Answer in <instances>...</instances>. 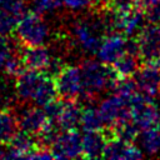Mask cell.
<instances>
[{
	"label": "cell",
	"instance_id": "cell-1",
	"mask_svg": "<svg viewBox=\"0 0 160 160\" xmlns=\"http://www.w3.org/2000/svg\"><path fill=\"white\" fill-rule=\"evenodd\" d=\"M82 76V99L92 100L108 89H112L118 74L111 65L101 61L86 60L80 66Z\"/></svg>",
	"mask_w": 160,
	"mask_h": 160
},
{
	"label": "cell",
	"instance_id": "cell-2",
	"mask_svg": "<svg viewBox=\"0 0 160 160\" xmlns=\"http://www.w3.org/2000/svg\"><path fill=\"white\" fill-rule=\"evenodd\" d=\"M14 35L22 46H40L46 41L48 26L39 12L28 11L15 26Z\"/></svg>",
	"mask_w": 160,
	"mask_h": 160
},
{
	"label": "cell",
	"instance_id": "cell-3",
	"mask_svg": "<svg viewBox=\"0 0 160 160\" xmlns=\"http://www.w3.org/2000/svg\"><path fill=\"white\" fill-rule=\"evenodd\" d=\"M135 38L139 48L138 56L141 64L160 65V24H145Z\"/></svg>",
	"mask_w": 160,
	"mask_h": 160
},
{
	"label": "cell",
	"instance_id": "cell-4",
	"mask_svg": "<svg viewBox=\"0 0 160 160\" xmlns=\"http://www.w3.org/2000/svg\"><path fill=\"white\" fill-rule=\"evenodd\" d=\"M58 96L65 100H78L82 94L81 69L78 66L64 65L54 76Z\"/></svg>",
	"mask_w": 160,
	"mask_h": 160
},
{
	"label": "cell",
	"instance_id": "cell-5",
	"mask_svg": "<svg viewBox=\"0 0 160 160\" xmlns=\"http://www.w3.org/2000/svg\"><path fill=\"white\" fill-rule=\"evenodd\" d=\"M98 110L105 128H111L119 122L131 120L130 101L118 94L104 99L99 104Z\"/></svg>",
	"mask_w": 160,
	"mask_h": 160
},
{
	"label": "cell",
	"instance_id": "cell-6",
	"mask_svg": "<svg viewBox=\"0 0 160 160\" xmlns=\"http://www.w3.org/2000/svg\"><path fill=\"white\" fill-rule=\"evenodd\" d=\"M131 120L140 129L145 130L152 126H158L155 100L152 96H148L140 91L130 100Z\"/></svg>",
	"mask_w": 160,
	"mask_h": 160
},
{
	"label": "cell",
	"instance_id": "cell-7",
	"mask_svg": "<svg viewBox=\"0 0 160 160\" xmlns=\"http://www.w3.org/2000/svg\"><path fill=\"white\" fill-rule=\"evenodd\" d=\"M55 159L82 158V136L74 130H61L50 148Z\"/></svg>",
	"mask_w": 160,
	"mask_h": 160
},
{
	"label": "cell",
	"instance_id": "cell-8",
	"mask_svg": "<svg viewBox=\"0 0 160 160\" xmlns=\"http://www.w3.org/2000/svg\"><path fill=\"white\" fill-rule=\"evenodd\" d=\"M126 44L128 36L120 32L109 34L105 38H102L96 55L101 62L111 65L126 52Z\"/></svg>",
	"mask_w": 160,
	"mask_h": 160
},
{
	"label": "cell",
	"instance_id": "cell-9",
	"mask_svg": "<svg viewBox=\"0 0 160 160\" xmlns=\"http://www.w3.org/2000/svg\"><path fill=\"white\" fill-rule=\"evenodd\" d=\"M134 80L140 92L155 98L160 92V65L159 64H141Z\"/></svg>",
	"mask_w": 160,
	"mask_h": 160
},
{
	"label": "cell",
	"instance_id": "cell-10",
	"mask_svg": "<svg viewBox=\"0 0 160 160\" xmlns=\"http://www.w3.org/2000/svg\"><path fill=\"white\" fill-rule=\"evenodd\" d=\"M25 14L22 0H0V34L14 31L15 26Z\"/></svg>",
	"mask_w": 160,
	"mask_h": 160
},
{
	"label": "cell",
	"instance_id": "cell-11",
	"mask_svg": "<svg viewBox=\"0 0 160 160\" xmlns=\"http://www.w3.org/2000/svg\"><path fill=\"white\" fill-rule=\"evenodd\" d=\"M142 150L134 145V142H128L116 138H111L108 140L102 158L115 160H134L142 158Z\"/></svg>",
	"mask_w": 160,
	"mask_h": 160
},
{
	"label": "cell",
	"instance_id": "cell-12",
	"mask_svg": "<svg viewBox=\"0 0 160 160\" xmlns=\"http://www.w3.org/2000/svg\"><path fill=\"white\" fill-rule=\"evenodd\" d=\"M19 52L26 69L46 71L51 62V56L44 45H40V46L20 45Z\"/></svg>",
	"mask_w": 160,
	"mask_h": 160
},
{
	"label": "cell",
	"instance_id": "cell-13",
	"mask_svg": "<svg viewBox=\"0 0 160 160\" xmlns=\"http://www.w3.org/2000/svg\"><path fill=\"white\" fill-rule=\"evenodd\" d=\"M50 122V119L48 118L45 110L40 108H30L22 112V115L19 118V125L20 130L32 135L38 136Z\"/></svg>",
	"mask_w": 160,
	"mask_h": 160
},
{
	"label": "cell",
	"instance_id": "cell-14",
	"mask_svg": "<svg viewBox=\"0 0 160 160\" xmlns=\"http://www.w3.org/2000/svg\"><path fill=\"white\" fill-rule=\"evenodd\" d=\"M44 72L45 71L26 69L19 76H16L15 90L19 98L22 100H32V96L44 76Z\"/></svg>",
	"mask_w": 160,
	"mask_h": 160
},
{
	"label": "cell",
	"instance_id": "cell-15",
	"mask_svg": "<svg viewBox=\"0 0 160 160\" xmlns=\"http://www.w3.org/2000/svg\"><path fill=\"white\" fill-rule=\"evenodd\" d=\"M108 140L109 139L104 130L85 131V134L82 135V158L85 159L102 158Z\"/></svg>",
	"mask_w": 160,
	"mask_h": 160
},
{
	"label": "cell",
	"instance_id": "cell-16",
	"mask_svg": "<svg viewBox=\"0 0 160 160\" xmlns=\"http://www.w3.org/2000/svg\"><path fill=\"white\" fill-rule=\"evenodd\" d=\"M72 34L79 45L90 54H96L101 40L99 35L94 31V29L86 22H78L72 28Z\"/></svg>",
	"mask_w": 160,
	"mask_h": 160
},
{
	"label": "cell",
	"instance_id": "cell-17",
	"mask_svg": "<svg viewBox=\"0 0 160 160\" xmlns=\"http://www.w3.org/2000/svg\"><path fill=\"white\" fill-rule=\"evenodd\" d=\"M64 100L62 109L55 121L60 130H74L80 126L81 108L78 104V100Z\"/></svg>",
	"mask_w": 160,
	"mask_h": 160
},
{
	"label": "cell",
	"instance_id": "cell-18",
	"mask_svg": "<svg viewBox=\"0 0 160 160\" xmlns=\"http://www.w3.org/2000/svg\"><path fill=\"white\" fill-rule=\"evenodd\" d=\"M20 130L19 119L10 109H0V144L8 145Z\"/></svg>",
	"mask_w": 160,
	"mask_h": 160
},
{
	"label": "cell",
	"instance_id": "cell-19",
	"mask_svg": "<svg viewBox=\"0 0 160 160\" xmlns=\"http://www.w3.org/2000/svg\"><path fill=\"white\" fill-rule=\"evenodd\" d=\"M111 66L119 78H134L141 66V61L138 55L125 52L114 64H111Z\"/></svg>",
	"mask_w": 160,
	"mask_h": 160
},
{
	"label": "cell",
	"instance_id": "cell-20",
	"mask_svg": "<svg viewBox=\"0 0 160 160\" xmlns=\"http://www.w3.org/2000/svg\"><path fill=\"white\" fill-rule=\"evenodd\" d=\"M140 149L146 155H155L160 152V128L152 126L145 130H141V132L138 136Z\"/></svg>",
	"mask_w": 160,
	"mask_h": 160
},
{
	"label": "cell",
	"instance_id": "cell-21",
	"mask_svg": "<svg viewBox=\"0 0 160 160\" xmlns=\"http://www.w3.org/2000/svg\"><path fill=\"white\" fill-rule=\"evenodd\" d=\"M80 126L84 131H98L105 128L99 110L91 105H88L81 110Z\"/></svg>",
	"mask_w": 160,
	"mask_h": 160
},
{
	"label": "cell",
	"instance_id": "cell-22",
	"mask_svg": "<svg viewBox=\"0 0 160 160\" xmlns=\"http://www.w3.org/2000/svg\"><path fill=\"white\" fill-rule=\"evenodd\" d=\"M136 6V0H104L101 9L106 12H128Z\"/></svg>",
	"mask_w": 160,
	"mask_h": 160
},
{
	"label": "cell",
	"instance_id": "cell-23",
	"mask_svg": "<svg viewBox=\"0 0 160 160\" xmlns=\"http://www.w3.org/2000/svg\"><path fill=\"white\" fill-rule=\"evenodd\" d=\"M14 50L11 49V45L9 40L5 38V35L0 34V70L4 71L5 64L9 60V58L12 55Z\"/></svg>",
	"mask_w": 160,
	"mask_h": 160
},
{
	"label": "cell",
	"instance_id": "cell-24",
	"mask_svg": "<svg viewBox=\"0 0 160 160\" xmlns=\"http://www.w3.org/2000/svg\"><path fill=\"white\" fill-rule=\"evenodd\" d=\"M62 0H32L34 2V9L36 12L42 14L46 11H52L58 9L61 5Z\"/></svg>",
	"mask_w": 160,
	"mask_h": 160
},
{
	"label": "cell",
	"instance_id": "cell-25",
	"mask_svg": "<svg viewBox=\"0 0 160 160\" xmlns=\"http://www.w3.org/2000/svg\"><path fill=\"white\" fill-rule=\"evenodd\" d=\"M145 16L149 22H158L160 24V0L155 1L151 6L145 10Z\"/></svg>",
	"mask_w": 160,
	"mask_h": 160
},
{
	"label": "cell",
	"instance_id": "cell-26",
	"mask_svg": "<svg viewBox=\"0 0 160 160\" xmlns=\"http://www.w3.org/2000/svg\"><path fill=\"white\" fill-rule=\"evenodd\" d=\"M92 1H94V0H62V2H64L68 8H70V9H72V10L86 8V6L91 5Z\"/></svg>",
	"mask_w": 160,
	"mask_h": 160
},
{
	"label": "cell",
	"instance_id": "cell-27",
	"mask_svg": "<svg viewBox=\"0 0 160 160\" xmlns=\"http://www.w3.org/2000/svg\"><path fill=\"white\" fill-rule=\"evenodd\" d=\"M155 1H158V0H136V6L138 8H140V9H142L144 11L149 8V6H151Z\"/></svg>",
	"mask_w": 160,
	"mask_h": 160
}]
</instances>
